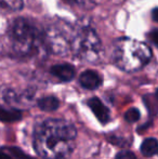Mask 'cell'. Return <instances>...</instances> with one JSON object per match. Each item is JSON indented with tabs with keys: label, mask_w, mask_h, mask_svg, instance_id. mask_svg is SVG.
<instances>
[{
	"label": "cell",
	"mask_w": 158,
	"mask_h": 159,
	"mask_svg": "<svg viewBox=\"0 0 158 159\" xmlns=\"http://www.w3.org/2000/svg\"><path fill=\"white\" fill-rule=\"evenodd\" d=\"M77 130L63 119H48L36 127L34 146L37 154L46 159H63L73 153Z\"/></svg>",
	"instance_id": "6da1fadb"
},
{
	"label": "cell",
	"mask_w": 158,
	"mask_h": 159,
	"mask_svg": "<svg viewBox=\"0 0 158 159\" xmlns=\"http://www.w3.org/2000/svg\"><path fill=\"white\" fill-rule=\"evenodd\" d=\"M152 57V51L144 42L130 38H121L114 43L113 61L124 71H137L144 67Z\"/></svg>",
	"instance_id": "7a4b0ae2"
},
{
	"label": "cell",
	"mask_w": 158,
	"mask_h": 159,
	"mask_svg": "<svg viewBox=\"0 0 158 159\" xmlns=\"http://www.w3.org/2000/svg\"><path fill=\"white\" fill-rule=\"evenodd\" d=\"M70 50L82 61L97 63L103 54V47L97 34L89 24H80L73 33Z\"/></svg>",
	"instance_id": "3957f363"
},
{
	"label": "cell",
	"mask_w": 158,
	"mask_h": 159,
	"mask_svg": "<svg viewBox=\"0 0 158 159\" xmlns=\"http://www.w3.org/2000/svg\"><path fill=\"white\" fill-rule=\"evenodd\" d=\"M13 50L20 55H27L43 42V35L32 21L17 19L11 28Z\"/></svg>",
	"instance_id": "277c9868"
},
{
	"label": "cell",
	"mask_w": 158,
	"mask_h": 159,
	"mask_svg": "<svg viewBox=\"0 0 158 159\" xmlns=\"http://www.w3.org/2000/svg\"><path fill=\"white\" fill-rule=\"evenodd\" d=\"M43 43L55 54H63L70 49V42L56 30H50L44 34Z\"/></svg>",
	"instance_id": "5b68a950"
},
{
	"label": "cell",
	"mask_w": 158,
	"mask_h": 159,
	"mask_svg": "<svg viewBox=\"0 0 158 159\" xmlns=\"http://www.w3.org/2000/svg\"><path fill=\"white\" fill-rule=\"evenodd\" d=\"M88 106L90 107V109L93 111V114L95 115V117L102 122V124H106L110 121L111 119V114L110 109L102 103V101L99 98H91L87 102Z\"/></svg>",
	"instance_id": "8992f818"
},
{
	"label": "cell",
	"mask_w": 158,
	"mask_h": 159,
	"mask_svg": "<svg viewBox=\"0 0 158 159\" xmlns=\"http://www.w3.org/2000/svg\"><path fill=\"white\" fill-rule=\"evenodd\" d=\"M79 82L84 89L95 90L102 84V77L99 73L89 69V70H84L79 76Z\"/></svg>",
	"instance_id": "52a82bcc"
},
{
	"label": "cell",
	"mask_w": 158,
	"mask_h": 159,
	"mask_svg": "<svg viewBox=\"0 0 158 159\" xmlns=\"http://www.w3.org/2000/svg\"><path fill=\"white\" fill-rule=\"evenodd\" d=\"M50 73L61 81H70L75 77V68L70 64H56L53 65Z\"/></svg>",
	"instance_id": "ba28073f"
},
{
	"label": "cell",
	"mask_w": 158,
	"mask_h": 159,
	"mask_svg": "<svg viewBox=\"0 0 158 159\" xmlns=\"http://www.w3.org/2000/svg\"><path fill=\"white\" fill-rule=\"evenodd\" d=\"M38 106H39V108L41 109V111H55V109L59 108L60 101L57 100L55 96H53V95L43 96V98H39Z\"/></svg>",
	"instance_id": "9c48e42d"
},
{
	"label": "cell",
	"mask_w": 158,
	"mask_h": 159,
	"mask_svg": "<svg viewBox=\"0 0 158 159\" xmlns=\"http://www.w3.org/2000/svg\"><path fill=\"white\" fill-rule=\"evenodd\" d=\"M158 152V141L154 138H148L141 145V153L145 157H152Z\"/></svg>",
	"instance_id": "30bf717a"
},
{
	"label": "cell",
	"mask_w": 158,
	"mask_h": 159,
	"mask_svg": "<svg viewBox=\"0 0 158 159\" xmlns=\"http://www.w3.org/2000/svg\"><path fill=\"white\" fill-rule=\"evenodd\" d=\"M22 118V113L17 109L6 108L0 106V121L3 122H14L19 121Z\"/></svg>",
	"instance_id": "8fae6325"
},
{
	"label": "cell",
	"mask_w": 158,
	"mask_h": 159,
	"mask_svg": "<svg viewBox=\"0 0 158 159\" xmlns=\"http://www.w3.org/2000/svg\"><path fill=\"white\" fill-rule=\"evenodd\" d=\"M2 98L10 105H16L21 103V96L17 94L14 90H12V89H6L2 92Z\"/></svg>",
	"instance_id": "7c38bea8"
},
{
	"label": "cell",
	"mask_w": 158,
	"mask_h": 159,
	"mask_svg": "<svg viewBox=\"0 0 158 159\" xmlns=\"http://www.w3.org/2000/svg\"><path fill=\"white\" fill-rule=\"evenodd\" d=\"M0 4L13 11H20L23 9L25 0H0Z\"/></svg>",
	"instance_id": "4fadbf2b"
},
{
	"label": "cell",
	"mask_w": 158,
	"mask_h": 159,
	"mask_svg": "<svg viewBox=\"0 0 158 159\" xmlns=\"http://www.w3.org/2000/svg\"><path fill=\"white\" fill-rule=\"evenodd\" d=\"M124 119L126 121L133 124V122H137L140 119V111L138 108H130L129 111H126L124 114Z\"/></svg>",
	"instance_id": "5bb4252c"
},
{
	"label": "cell",
	"mask_w": 158,
	"mask_h": 159,
	"mask_svg": "<svg viewBox=\"0 0 158 159\" xmlns=\"http://www.w3.org/2000/svg\"><path fill=\"white\" fill-rule=\"evenodd\" d=\"M70 2L77 4L79 7H82V8H93L97 4H99L101 2V0H70Z\"/></svg>",
	"instance_id": "9a60e30c"
},
{
	"label": "cell",
	"mask_w": 158,
	"mask_h": 159,
	"mask_svg": "<svg viewBox=\"0 0 158 159\" xmlns=\"http://www.w3.org/2000/svg\"><path fill=\"white\" fill-rule=\"evenodd\" d=\"M115 159H137L135 155L130 151H121L116 155Z\"/></svg>",
	"instance_id": "2e32d148"
},
{
	"label": "cell",
	"mask_w": 158,
	"mask_h": 159,
	"mask_svg": "<svg viewBox=\"0 0 158 159\" xmlns=\"http://www.w3.org/2000/svg\"><path fill=\"white\" fill-rule=\"evenodd\" d=\"M11 152H12V153L16 156V158H19V159H33V157L26 155V154L23 153L20 148H11Z\"/></svg>",
	"instance_id": "e0dca14e"
},
{
	"label": "cell",
	"mask_w": 158,
	"mask_h": 159,
	"mask_svg": "<svg viewBox=\"0 0 158 159\" xmlns=\"http://www.w3.org/2000/svg\"><path fill=\"white\" fill-rule=\"evenodd\" d=\"M150 38L153 43H155L158 47V30H154L150 34Z\"/></svg>",
	"instance_id": "ac0fdd59"
},
{
	"label": "cell",
	"mask_w": 158,
	"mask_h": 159,
	"mask_svg": "<svg viewBox=\"0 0 158 159\" xmlns=\"http://www.w3.org/2000/svg\"><path fill=\"white\" fill-rule=\"evenodd\" d=\"M0 159H12V157L8 155L4 151H0Z\"/></svg>",
	"instance_id": "d6986e66"
},
{
	"label": "cell",
	"mask_w": 158,
	"mask_h": 159,
	"mask_svg": "<svg viewBox=\"0 0 158 159\" xmlns=\"http://www.w3.org/2000/svg\"><path fill=\"white\" fill-rule=\"evenodd\" d=\"M152 16H153V20H154L155 22H158V8L154 9L152 12Z\"/></svg>",
	"instance_id": "ffe728a7"
},
{
	"label": "cell",
	"mask_w": 158,
	"mask_h": 159,
	"mask_svg": "<svg viewBox=\"0 0 158 159\" xmlns=\"http://www.w3.org/2000/svg\"><path fill=\"white\" fill-rule=\"evenodd\" d=\"M155 95H156V98H157V100H158V89H157V90H156V94H155Z\"/></svg>",
	"instance_id": "44dd1931"
},
{
	"label": "cell",
	"mask_w": 158,
	"mask_h": 159,
	"mask_svg": "<svg viewBox=\"0 0 158 159\" xmlns=\"http://www.w3.org/2000/svg\"><path fill=\"white\" fill-rule=\"evenodd\" d=\"M157 154H158V152H157Z\"/></svg>",
	"instance_id": "7402d4cb"
}]
</instances>
